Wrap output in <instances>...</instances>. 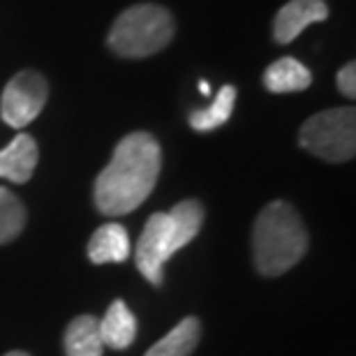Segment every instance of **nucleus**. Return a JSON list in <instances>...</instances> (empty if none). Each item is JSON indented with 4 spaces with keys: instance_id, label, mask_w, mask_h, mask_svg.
Returning <instances> with one entry per match:
<instances>
[{
    "instance_id": "f257e3e1",
    "label": "nucleus",
    "mask_w": 356,
    "mask_h": 356,
    "mask_svg": "<svg viewBox=\"0 0 356 356\" xmlns=\"http://www.w3.org/2000/svg\"><path fill=\"white\" fill-rule=\"evenodd\" d=\"M162 151L153 134L132 132L118 141L111 162L95 181V206L102 216H125L146 202L158 183Z\"/></svg>"
},
{
    "instance_id": "f03ea898",
    "label": "nucleus",
    "mask_w": 356,
    "mask_h": 356,
    "mask_svg": "<svg viewBox=\"0 0 356 356\" xmlns=\"http://www.w3.org/2000/svg\"><path fill=\"white\" fill-rule=\"evenodd\" d=\"M204 225V206L197 199H185L169 213H153L148 218L134 250L139 273L148 282L162 284L165 264L172 254L185 248Z\"/></svg>"
},
{
    "instance_id": "7ed1b4c3",
    "label": "nucleus",
    "mask_w": 356,
    "mask_h": 356,
    "mask_svg": "<svg viewBox=\"0 0 356 356\" xmlns=\"http://www.w3.org/2000/svg\"><path fill=\"white\" fill-rule=\"evenodd\" d=\"M308 250V232L301 216L287 202H270L254 220L252 252L261 275L287 273Z\"/></svg>"
},
{
    "instance_id": "20e7f679",
    "label": "nucleus",
    "mask_w": 356,
    "mask_h": 356,
    "mask_svg": "<svg viewBox=\"0 0 356 356\" xmlns=\"http://www.w3.org/2000/svg\"><path fill=\"white\" fill-rule=\"evenodd\" d=\"M174 38V17L165 7L144 3L125 10L109 31V49L123 58H148Z\"/></svg>"
},
{
    "instance_id": "39448f33",
    "label": "nucleus",
    "mask_w": 356,
    "mask_h": 356,
    "mask_svg": "<svg viewBox=\"0 0 356 356\" xmlns=\"http://www.w3.org/2000/svg\"><path fill=\"white\" fill-rule=\"evenodd\" d=\"M298 141L326 162H347L356 153V111L352 106L319 111L303 123Z\"/></svg>"
},
{
    "instance_id": "423d86ee",
    "label": "nucleus",
    "mask_w": 356,
    "mask_h": 356,
    "mask_svg": "<svg viewBox=\"0 0 356 356\" xmlns=\"http://www.w3.org/2000/svg\"><path fill=\"white\" fill-rule=\"evenodd\" d=\"M49 97V83L40 72L26 70L14 74L0 97V116L14 130L31 125L44 109Z\"/></svg>"
},
{
    "instance_id": "0eeeda50",
    "label": "nucleus",
    "mask_w": 356,
    "mask_h": 356,
    "mask_svg": "<svg viewBox=\"0 0 356 356\" xmlns=\"http://www.w3.org/2000/svg\"><path fill=\"white\" fill-rule=\"evenodd\" d=\"M329 19V5L324 0H289L273 21V38L277 44H289L310 24Z\"/></svg>"
},
{
    "instance_id": "6e6552de",
    "label": "nucleus",
    "mask_w": 356,
    "mask_h": 356,
    "mask_svg": "<svg viewBox=\"0 0 356 356\" xmlns=\"http://www.w3.org/2000/svg\"><path fill=\"white\" fill-rule=\"evenodd\" d=\"M38 167V141L31 134H17L0 151V178L12 183H28Z\"/></svg>"
},
{
    "instance_id": "1a4fd4ad",
    "label": "nucleus",
    "mask_w": 356,
    "mask_h": 356,
    "mask_svg": "<svg viewBox=\"0 0 356 356\" xmlns=\"http://www.w3.org/2000/svg\"><path fill=\"white\" fill-rule=\"evenodd\" d=\"M127 257H130V236L123 225H102L88 241V259L92 264H120Z\"/></svg>"
},
{
    "instance_id": "9d476101",
    "label": "nucleus",
    "mask_w": 356,
    "mask_h": 356,
    "mask_svg": "<svg viewBox=\"0 0 356 356\" xmlns=\"http://www.w3.org/2000/svg\"><path fill=\"white\" fill-rule=\"evenodd\" d=\"M97 324L102 343L111 350H127L137 338V319L125 301H113L104 317L97 319Z\"/></svg>"
},
{
    "instance_id": "9b49d317",
    "label": "nucleus",
    "mask_w": 356,
    "mask_h": 356,
    "mask_svg": "<svg viewBox=\"0 0 356 356\" xmlns=\"http://www.w3.org/2000/svg\"><path fill=\"white\" fill-rule=\"evenodd\" d=\"M310 83H312L310 70L296 58L275 60L273 65H268L266 72H264V86L270 92H277V95L305 90V88H310Z\"/></svg>"
},
{
    "instance_id": "f8f14e48",
    "label": "nucleus",
    "mask_w": 356,
    "mask_h": 356,
    "mask_svg": "<svg viewBox=\"0 0 356 356\" xmlns=\"http://www.w3.org/2000/svg\"><path fill=\"white\" fill-rule=\"evenodd\" d=\"M104 343L99 336L97 317L79 315L65 329V352L67 356H102Z\"/></svg>"
},
{
    "instance_id": "ddd939ff",
    "label": "nucleus",
    "mask_w": 356,
    "mask_h": 356,
    "mask_svg": "<svg viewBox=\"0 0 356 356\" xmlns=\"http://www.w3.org/2000/svg\"><path fill=\"white\" fill-rule=\"evenodd\" d=\"M202 338V324L197 317L181 319L165 338L158 340L144 356H190Z\"/></svg>"
},
{
    "instance_id": "4468645a",
    "label": "nucleus",
    "mask_w": 356,
    "mask_h": 356,
    "mask_svg": "<svg viewBox=\"0 0 356 356\" xmlns=\"http://www.w3.org/2000/svg\"><path fill=\"white\" fill-rule=\"evenodd\" d=\"M234 104H236V88L227 83V86H222L218 90V95L211 102V106H206V109H197V111L190 113L192 130H197V132L218 130L220 125H225L227 120L232 118Z\"/></svg>"
},
{
    "instance_id": "2eb2a0df",
    "label": "nucleus",
    "mask_w": 356,
    "mask_h": 356,
    "mask_svg": "<svg viewBox=\"0 0 356 356\" xmlns=\"http://www.w3.org/2000/svg\"><path fill=\"white\" fill-rule=\"evenodd\" d=\"M26 227V209L21 199L0 185V245L10 243L24 232Z\"/></svg>"
},
{
    "instance_id": "dca6fc26",
    "label": "nucleus",
    "mask_w": 356,
    "mask_h": 356,
    "mask_svg": "<svg viewBox=\"0 0 356 356\" xmlns=\"http://www.w3.org/2000/svg\"><path fill=\"white\" fill-rule=\"evenodd\" d=\"M338 88L345 97H356V65L354 63H347L338 72Z\"/></svg>"
},
{
    "instance_id": "f3484780",
    "label": "nucleus",
    "mask_w": 356,
    "mask_h": 356,
    "mask_svg": "<svg viewBox=\"0 0 356 356\" xmlns=\"http://www.w3.org/2000/svg\"><path fill=\"white\" fill-rule=\"evenodd\" d=\"M199 90H202V95H211V86H209V81H202V83H199Z\"/></svg>"
},
{
    "instance_id": "a211bd4d",
    "label": "nucleus",
    "mask_w": 356,
    "mask_h": 356,
    "mask_svg": "<svg viewBox=\"0 0 356 356\" xmlns=\"http://www.w3.org/2000/svg\"><path fill=\"white\" fill-rule=\"evenodd\" d=\"M5 356H31V354H26V352H7Z\"/></svg>"
}]
</instances>
